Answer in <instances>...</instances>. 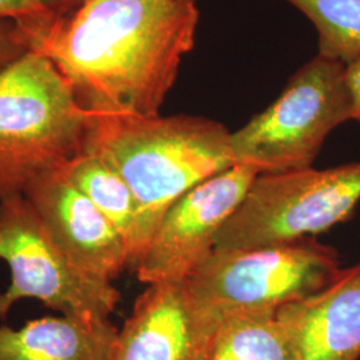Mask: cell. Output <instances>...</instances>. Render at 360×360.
<instances>
[{
    "label": "cell",
    "instance_id": "cell-11",
    "mask_svg": "<svg viewBox=\"0 0 360 360\" xmlns=\"http://www.w3.org/2000/svg\"><path fill=\"white\" fill-rule=\"evenodd\" d=\"M297 360H359L360 264L322 291L276 311Z\"/></svg>",
    "mask_w": 360,
    "mask_h": 360
},
{
    "label": "cell",
    "instance_id": "cell-19",
    "mask_svg": "<svg viewBox=\"0 0 360 360\" xmlns=\"http://www.w3.org/2000/svg\"><path fill=\"white\" fill-rule=\"evenodd\" d=\"M80 1H84V0H75V3H80ZM193 1H198V0H193Z\"/></svg>",
    "mask_w": 360,
    "mask_h": 360
},
{
    "label": "cell",
    "instance_id": "cell-3",
    "mask_svg": "<svg viewBox=\"0 0 360 360\" xmlns=\"http://www.w3.org/2000/svg\"><path fill=\"white\" fill-rule=\"evenodd\" d=\"M91 119L38 52L0 71V202L25 195L35 180L82 154Z\"/></svg>",
    "mask_w": 360,
    "mask_h": 360
},
{
    "label": "cell",
    "instance_id": "cell-2",
    "mask_svg": "<svg viewBox=\"0 0 360 360\" xmlns=\"http://www.w3.org/2000/svg\"><path fill=\"white\" fill-rule=\"evenodd\" d=\"M84 150L101 155L127 181L139 207L144 251L169 207L236 165L231 132L205 116L92 114Z\"/></svg>",
    "mask_w": 360,
    "mask_h": 360
},
{
    "label": "cell",
    "instance_id": "cell-5",
    "mask_svg": "<svg viewBox=\"0 0 360 360\" xmlns=\"http://www.w3.org/2000/svg\"><path fill=\"white\" fill-rule=\"evenodd\" d=\"M348 120L352 105L345 65L318 53L290 77L274 103L231 132L235 162L259 175L307 169L327 136Z\"/></svg>",
    "mask_w": 360,
    "mask_h": 360
},
{
    "label": "cell",
    "instance_id": "cell-16",
    "mask_svg": "<svg viewBox=\"0 0 360 360\" xmlns=\"http://www.w3.org/2000/svg\"><path fill=\"white\" fill-rule=\"evenodd\" d=\"M75 4V0H0V19L26 26L47 20Z\"/></svg>",
    "mask_w": 360,
    "mask_h": 360
},
{
    "label": "cell",
    "instance_id": "cell-10",
    "mask_svg": "<svg viewBox=\"0 0 360 360\" xmlns=\"http://www.w3.org/2000/svg\"><path fill=\"white\" fill-rule=\"evenodd\" d=\"M23 196L80 270L112 282L129 267V250L122 235L70 180L65 167L40 176Z\"/></svg>",
    "mask_w": 360,
    "mask_h": 360
},
{
    "label": "cell",
    "instance_id": "cell-1",
    "mask_svg": "<svg viewBox=\"0 0 360 360\" xmlns=\"http://www.w3.org/2000/svg\"><path fill=\"white\" fill-rule=\"evenodd\" d=\"M193 0H84L20 26L92 114L159 115L195 46Z\"/></svg>",
    "mask_w": 360,
    "mask_h": 360
},
{
    "label": "cell",
    "instance_id": "cell-7",
    "mask_svg": "<svg viewBox=\"0 0 360 360\" xmlns=\"http://www.w3.org/2000/svg\"><path fill=\"white\" fill-rule=\"evenodd\" d=\"M0 259L11 272L0 292V318L18 302L34 299L67 316L110 319L120 300L112 282L71 262L23 195L0 202Z\"/></svg>",
    "mask_w": 360,
    "mask_h": 360
},
{
    "label": "cell",
    "instance_id": "cell-12",
    "mask_svg": "<svg viewBox=\"0 0 360 360\" xmlns=\"http://www.w3.org/2000/svg\"><path fill=\"white\" fill-rule=\"evenodd\" d=\"M117 331L110 319L67 315L0 326V360H112Z\"/></svg>",
    "mask_w": 360,
    "mask_h": 360
},
{
    "label": "cell",
    "instance_id": "cell-18",
    "mask_svg": "<svg viewBox=\"0 0 360 360\" xmlns=\"http://www.w3.org/2000/svg\"><path fill=\"white\" fill-rule=\"evenodd\" d=\"M345 80L352 105V120L360 124V56L345 65Z\"/></svg>",
    "mask_w": 360,
    "mask_h": 360
},
{
    "label": "cell",
    "instance_id": "cell-15",
    "mask_svg": "<svg viewBox=\"0 0 360 360\" xmlns=\"http://www.w3.org/2000/svg\"><path fill=\"white\" fill-rule=\"evenodd\" d=\"M316 28L319 55L343 65L360 56V0H285Z\"/></svg>",
    "mask_w": 360,
    "mask_h": 360
},
{
    "label": "cell",
    "instance_id": "cell-4",
    "mask_svg": "<svg viewBox=\"0 0 360 360\" xmlns=\"http://www.w3.org/2000/svg\"><path fill=\"white\" fill-rule=\"evenodd\" d=\"M342 270L335 248L315 238L254 248H214L186 279L193 300L219 319L276 312L322 291Z\"/></svg>",
    "mask_w": 360,
    "mask_h": 360
},
{
    "label": "cell",
    "instance_id": "cell-8",
    "mask_svg": "<svg viewBox=\"0 0 360 360\" xmlns=\"http://www.w3.org/2000/svg\"><path fill=\"white\" fill-rule=\"evenodd\" d=\"M257 169L236 163L184 193L168 208L135 266L146 284L186 281L214 250L215 238L242 205Z\"/></svg>",
    "mask_w": 360,
    "mask_h": 360
},
{
    "label": "cell",
    "instance_id": "cell-17",
    "mask_svg": "<svg viewBox=\"0 0 360 360\" xmlns=\"http://www.w3.org/2000/svg\"><path fill=\"white\" fill-rule=\"evenodd\" d=\"M28 51L31 50L20 26L13 20L0 19V71Z\"/></svg>",
    "mask_w": 360,
    "mask_h": 360
},
{
    "label": "cell",
    "instance_id": "cell-13",
    "mask_svg": "<svg viewBox=\"0 0 360 360\" xmlns=\"http://www.w3.org/2000/svg\"><path fill=\"white\" fill-rule=\"evenodd\" d=\"M65 174L115 227L127 245L129 267L135 269L144 245L138 202L127 181L101 155L84 150L65 166Z\"/></svg>",
    "mask_w": 360,
    "mask_h": 360
},
{
    "label": "cell",
    "instance_id": "cell-14",
    "mask_svg": "<svg viewBox=\"0 0 360 360\" xmlns=\"http://www.w3.org/2000/svg\"><path fill=\"white\" fill-rule=\"evenodd\" d=\"M207 360H297L276 312L221 316Z\"/></svg>",
    "mask_w": 360,
    "mask_h": 360
},
{
    "label": "cell",
    "instance_id": "cell-6",
    "mask_svg": "<svg viewBox=\"0 0 360 360\" xmlns=\"http://www.w3.org/2000/svg\"><path fill=\"white\" fill-rule=\"evenodd\" d=\"M360 203V160L327 169L257 175L214 248L284 245L327 231Z\"/></svg>",
    "mask_w": 360,
    "mask_h": 360
},
{
    "label": "cell",
    "instance_id": "cell-9",
    "mask_svg": "<svg viewBox=\"0 0 360 360\" xmlns=\"http://www.w3.org/2000/svg\"><path fill=\"white\" fill-rule=\"evenodd\" d=\"M219 322L186 281L148 284L117 331L112 360H207Z\"/></svg>",
    "mask_w": 360,
    "mask_h": 360
}]
</instances>
